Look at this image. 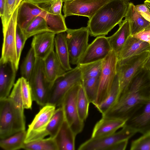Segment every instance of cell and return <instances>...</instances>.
I'll return each mask as SVG.
<instances>
[{"mask_svg": "<svg viewBox=\"0 0 150 150\" xmlns=\"http://www.w3.org/2000/svg\"><path fill=\"white\" fill-rule=\"evenodd\" d=\"M150 50L149 43L130 35L117 55V61L129 59L149 51Z\"/></svg>", "mask_w": 150, "mask_h": 150, "instance_id": "20", "label": "cell"}, {"mask_svg": "<svg viewBox=\"0 0 150 150\" xmlns=\"http://www.w3.org/2000/svg\"><path fill=\"white\" fill-rule=\"evenodd\" d=\"M27 40L21 30L17 26L16 34V48L17 59L19 62L22 51Z\"/></svg>", "mask_w": 150, "mask_h": 150, "instance_id": "41", "label": "cell"}, {"mask_svg": "<svg viewBox=\"0 0 150 150\" xmlns=\"http://www.w3.org/2000/svg\"><path fill=\"white\" fill-rule=\"evenodd\" d=\"M34 3L40 4L47 3L51 2L54 0H28Z\"/></svg>", "mask_w": 150, "mask_h": 150, "instance_id": "47", "label": "cell"}, {"mask_svg": "<svg viewBox=\"0 0 150 150\" xmlns=\"http://www.w3.org/2000/svg\"><path fill=\"white\" fill-rule=\"evenodd\" d=\"M63 1L62 0H54L49 2L38 4L44 10L54 15L61 14Z\"/></svg>", "mask_w": 150, "mask_h": 150, "instance_id": "40", "label": "cell"}, {"mask_svg": "<svg viewBox=\"0 0 150 150\" xmlns=\"http://www.w3.org/2000/svg\"><path fill=\"white\" fill-rule=\"evenodd\" d=\"M21 31L27 39L37 34L50 32L46 20L40 16L35 18Z\"/></svg>", "mask_w": 150, "mask_h": 150, "instance_id": "28", "label": "cell"}, {"mask_svg": "<svg viewBox=\"0 0 150 150\" xmlns=\"http://www.w3.org/2000/svg\"><path fill=\"white\" fill-rule=\"evenodd\" d=\"M112 50L108 37L105 36L97 37L88 45L78 64H86L102 60Z\"/></svg>", "mask_w": 150, "mask_h": 150, "instance_id": "14", "label": "cell"}, {"mask_svg": "<svg viewBox=\"0 0 150 150\" xmlns=\"http://www.w3.org/2000/svg\"><path fill=\"white\" fill-rule=\"evenodd\" d=\"M46 13V11L39 4L28 0H23L18 7L17 26L21 30H23L37 16H40L45 18Z\"/></svg>", "mask_w": 150, "mask_h": 150, "instance_id": "15", "label": "cell"}, {"mask_svg": "<svg viewBox=\"0 0 150 150\" xmlns=\"http://www.w3.org/2000/svg\"><path fill=\"white\" fill-rule=\"evenodd\" d=\"M137 132L125 125L119 131L113 134L97 138L90 139L81 144L78 150H109L116 143L129 139Z\"/></svg>", "mask_w": 150, "mask_h": 150, "instance_id": "10", "label": "cell"}, {"mask_svg": "<svg viewBox=\"0 0 150 150\" xmlns=\"http://www.w3.org/2000/svg\"><path fill=\"white\" fill-rule=\"evenodd\" d=\"M117 55L112 50L102 60L99 89L96 99L94 104L95 107L106 98L111 89L117 74Z\"/></svg>", "mask_w": 150, "mask_h": 150, "instance_id": "7", "label": "cell"}, {"mask_svg": "<svg viewBox=\"0 0 150 150\" xmlns=\"http://www.w3.org/2000/svg\"><path fill=\"white\" fill-rule=\"evenodd\" d=\"M125 18L129 22L130 35L132 36L144 30L150 24V22L142 16L131 2Z\"/></svg>", "mask_w": 150, "mask_h": 150, "instance_id": "22", "label": "cell"}, {"mask_svg": "<svg viewBox=\"0 0 150 150\" xmlns=\"http://www.w3.org/2000/svg\"><path fill=\"white\" fill-rule=\"evenodd\" d=\"M139 74L115 104L102 117L128 119L150 101V77Z\"/></svg>", "mask_w": 150, "mask_h": 150, "instance_id": "1", "label": "cell"}, {"mask_svg": "<svg viewBox=\"0 0 150 150\" xmlns=\"http://www.w3.org/2000/svg\"><path fill=\"white\" fill-rule=\"evenodd\" d=\"M36 57L33 48L31 47L21 66V77L29 81L33 72Z\"/></svg>", "mask_w": 150, "mask_h": 150, "instance_id": "35", "label": "cell"}, {"mask_svg": "<svg viewBox=\"0 0 150 150\" xmlns=\"http://www.w3.org/2000/svg\"><path fill=\"white\" fill-rule=\"evenodd\" d=\"M100 77L83 79L82 84L90 103H95L99 89Z\"/></svg>", "mask_w": 150, "mask_h": 150, "instance_id": "33", "label": "cell"}, {"mask_svg": "<svg viewBox=\"0 0 150 150\" xmlns=\"http://www.w3.org/2000/svg\"><path fill=\"white\" fill-rule=\"evenodd\" d=\"M149 53V51H147L129 59L117 61L116 70L119 83V98L144 69Z\"/></svg>", "mask_w": 150, "mask_h": 150, "instance_id": "4", "label": "cell"}, {"mask_svg": "<svg viewBox=\"0 0 150 150\" xmlns=\"http://www.w3.org/2000/svg\"><path fill=\"white\" fill-rule=\"evenodd\" d=\"M18 10V7L14 11L7 25L2 28L3 40L0 59L3 62L12 63L17 70L19 62L16 51V34Z\"/></svg>", "mask_w": 150, "mask_h": 150, "instance_id": "9", "label": "cell"}, {"mask_svg": "<svg viewBox=\"0 0 150 150\" xmlns=\"http://www.w3.org/2000/svg\"><path fill=\"white\" fill-rule=\"evenodd\" d=\"M82 83L75 85L67 92L60 106L63 108L66 121L76 135L82 131L84 126V122L79 117L76 105L77 93Z\"/></svg>", "mask_w": 150, "mask_h": 150, "instance_id": "12", "label": "cell"}, {"mask_svg": "<svg viewBox=\"0 0 150 150\" xmlns=\"http://www.w3.org/2000/svg\"><path fill=\"white\" fill-rule=\"evenodd\" d=\"M28 81L31 89L33 101L41 106L47 105L53 83L49 82L46 78L43 60L36 58L34 67Z\"/></svg>", "mask_w": 150, "mask_h": 150, "instance_id": "6", "label": "cell"}, {"mask_svg": "<svg viewBox=\"0 0 150 150\" xmlns=\"http://www.w3.org/2000/svg\"><path fill=\"white\" fill-rule=\"evenodd\" d=\"M24 110L8 97L0 100V139L25 130Z\"/></svg>", "mask_w": 150, "mask_h": 150, "instance_id": "3", "label": "cell"}, {"mask_svg": "<svg viewBox=\"0 0 150 150\" xmlns=\"http://www.w3.org/2000/svg\"><path fill=\"white\" fill-rule=\"evenodd\" d=\"M133 36L135 38L148 43L150 45V31L144 30Z\"/></svg>", "mask_w": 150, "mask_h": 150, "instance_id": "43", "label": "cell"}, {"mask_svg": "<svg viewBox=\"0 0 150 150\" xmlns=\"http://www.w3.org/2000/svg\"><path fill=\"white\" fill-rule=\"evenodd\" d=\"M135 7L142 16L150 22V11L146 5L144 3L135 5Z\"/></svg>", "mask_w": 150, "mask_h": 150, "instance_id": "42", "label": "cell"}, {"mask_svg": "<svg viewBox=\"0 0 150 150\" xmlns=\"http://www.w3.org/2000/svg\"><path fill=\"white\" fill-rule=\"evenodd\" d=\"M129 0H110L100 8L87 23L91 36H105L125 17Z\"/></svg>", "mask_w": 150, "mask_h": 150, "instance_id": "2", "label": "cell"}, {"mask_svg": "<svg viewBox=\"0 0 150 150\" xmlns=\"http://www.w3.org/2000/svg\"><path fill=\"white\" fill-rule=\"evenodd\" d=\"M110 0H72L64 2L63 11L65 18L77 15L90 19L102 6Z\"/></svg>", "mask_w": 150, "mask_h": 150, "instance_id": "13", "label": "cell"}, {"mask_svg": "<svg viewBox=\"0 0 150 150\" xmlns=\"http://www.w3.org/2000/svg\"><path fill=\"white\" fill-rule=\"evenodd\" d=\"M44 70L48 81L53 83L66 71L60 63L55 52L53 50L43 60Z\"/></svg>", "mask_w": 150, "mask_h": 150, "instance_id": "21", "label": "cell"}, {"mask_svg": "<svg viewBox=\"0 0 150 150\" xmlns=\"http://www.w3.org/2000/svg\"><path fill=\"white\" fill-rule=\"evenodd\" d=\"M16 0H6L4 13L1 17L2 28L8 25L12 16L16 10Z\"/></svg>", "mask_w": 150, "mask_h": 150, "instance_id": "38", "label": "cell"}, {"mask_svg": "<svg viewBox=\"0 0 150 150\" xmlns=\"http://www.w3.org/2000/svg\"><path fill=\"white\" fill-rule=\"evenodd\" d=\"M131 150H150V134L142 136L131 142Z\"/></svg>", "mask_w": 150, "mask_h": 150, "instance_id": "37", "label": "cell"}, {"mask_svg": "<svg viewBox=\"0 0 150 150\" xmlns=\"http://www.w3.org/2000/svg\"><path fill=\"white\" fill-rule=\"evenodd\" d=\"M17 70L12 63L0 61V100L9 96L15 83Z\"/></svg>", "mask_w": 150, "mask_h": 150, "instance_id": "17", "label": "cell"}, {"mask_svg": "<svg viewBox=\"0 0 150 150\" xmlns=\"http://www.w3.org/2000/svg\"><path fill=\"white\" fill-rule=\"evenodd\" d=\"M62 0L63 1V2H65L66 1H71V0Z\"/></svg>", "mask_w": 150, "mask_h": 150, "instance_id": "51", "label": "cell"}, {"mask_svg": "<svg viewBox=\"0 0 150 150\" xmlns=\"http://www.w3.org/2000/svg\"><path fill=\"white\" fill-rule=\"evenodd\" d=\"M144 2L150 11V0H145Z\"/></svg>", "mask_w": 150, "mask_h": 150, "instance_id": "48", "label": "cell"}, {"mask_svg": "<svg viewBox=\"0 0 150 150\" xmlns=\"http://www.w3.org/2000/svg\"><path fill=\"white\" fill-rule=\"evenodd\" d=\"M144 69L150 72V50L149 51L148 57L144 65Z\"/></svg>", "mask_w": 150, "mask_h": 150, "instance_id": "45", "label": "cell"}, {"mask_svg": "<svg viewBox=\"0 0 150 150\" xmlns=\"http://www.w3.org/2000/svg\"><path fill=\"white\" fill-rule=\"evenodd\" d=\"M82 82L81 71L79 66L77 65L74 68L67 71L53 83L47 104L59 107L67 92L73 86Z\"/></svg>", "mask_w": 150, "mask_h": 150, "instance_id": "5", "label": "cell"}, {"mask_svg": "<svg viewBox=\"0 0 150 150\" xmlns=\"http://www.w3.org/2000/svg\"><path fill=\"white\" fill-rule=\"evenodd\" d=\"M119 83L116 74L111 89L106 98L99 105L95 107L103 115L112 108L119 98Z\"/></svg>", "mask_w": 150, "mask_h": 150, "instance_id": "26", "label": "cell"}, {"mask_svg": "<svg viewBox=\"0 0 150 150\" xmlns=\"http://www.w3.org/2000/svg\"><path fill=\"white\" fill-rule=\"evenodd\" d=\"M56 108L55 106L50 104L43 106L28 125L25 143L41 139L47 136V127L56 110Z\"/></svg>", "mask_w": 150, "mask_h": 150, "instance_id": "11", "label": "cell"}, {"mask_svg": "<svg viewBox=\"0 0 150 150\" xmlns=\"http://www.w3.org/2000/svg\"><path fill=\"white\" fill-rule=\"evenodd\" d=\"M65 120L63 108L60 106L56 109L47 126L46 132L47 135L55 138Z\"/></svg>", "mask_w": 150, "mask_h": 150, "instance_id": "29", "label": "cell"}, {"mask_svg": "<svg viewBox=\"0 0 150 150\" xmlns=\"http://www.w3.org/2000/svg\"><path fill=\"white\" fill-rule=\"evenodd\" d=\"M23 149L27 150H59L55 138L50 137L25 143Z\"/></svg>", "mask_w": 150, "mask_h": 150, "instance_id": "32", "label": "cell"}, {"mask_svg": "<svg viewBox=\"0 0 150 150\" xmlns=\"http://www.w3.org/2000/svg\"><path fill=\"white\" fill-rule=\"evenodd\" d=\"M6 0H0V16L1 17L3 15Z\"/></svg>", "mask_w": 150, "mask_h": 150, "instance_id": "46", "label": "cell"}, {"mask_svg": "<svg viewBox=\"0 0 150 150\" xmlns=\"http://www.w3.org/2000/svg\"><path fill=\"white\" fill-rule=\"evenodd\" d=\"M144 30L150 31V24Z\"/></svg>", "mask_w": 150, "mask_h": 150, "instance_id": "50", "label": "cell"}, {"mask_svg": "<svg viewBox=\"0 0 150 150\" xmlns=\"http://www.w3.org/2000/svg\"><path fill=\"white\" fill-rule=\"evenodd\" d=\"M129 139H125L116 143L109 150H124L127 146Z\"/></svg>", "mask_w": 150, "mask_h": 150, "instance_id": "44", "label": "cell"}, {"mask_svg": "<svg viewBox=\"0 0 150 150\" xmlns=\"http://www.w3.org/2000/svg\"><path fill=\"white\" fill-rule=\"evenodd\" d=\"M90 103L82 83L77 93L76 105L79 117L83 122L88 117Z\"/></svg>", "mask_w": 150, "mask_h": 150, "instance_id": "31", "label": "cell"}, {"mask_svg": "<svg viewBox=\"0 0 150 150\" xmlns=\"http://www.w3.org/2000/svg\"><path fill=\"white\" fill-rule=\"evenodd\" d=\"M125 125L143 134L150 131V101L146 104L131 117Z\"/></svg>", "mask_w": 150, "mask_h": 150, "instance_id": "18", "label": "cell"}, {"mask_svg": "<svg viewBox=\"0 0 150 150\" xmlns=\"http://www.w3.org/2000/svg\"><path fill=\"white\" fill-rule=\"evenodd\" d=\"M117 31L108 38L113 50L117 55L128 37L131 35L129 22L126 19L122 20Z\"/></svg>", "mask_w": 150, "mask_h": 150, "instance_id": "24", "label": "cell"}, {"mask_svg": "<svg viewBox=\"0 0 150 150\" xmlns=\"http://www.w3.org/2000/svg\"><path fill=\"white\" fill-rule=\"evenodd\" d=\"M26 134L25 130L0 139V146L5 150H16L23 148Z\"/></svg>", "mask_w": 150, "mask_h": 150, "instance_id": "27", "label": "cell"}, {"mask_svg": "<svg viewBox=\"0 0 150 150\" xmlns=\"http://www.w3.org/2000/svg\"><path fill=\"white\" fill-rule=\"evenodd\" d=\"M66 33L70 63L77 65L88 45V28L87 26L77 29L68 28Z\"/></svg>", "mask_w": 150, "mask_h": 150, "instance_id": "8", "label": "cell"}, {"mask_svg": "<svg viewBox=\"0 0 150 150\" xmlns=\"http://www.w3.org/2000/svg\"><path fill=\"white\" fill-rule=\"evenodd\" d=\"M127 120L102 117L96 124L91 137L97 138L115 133L125 125Z\"/></svg>", "mask_w": 150, "mask_h": 150, "instance_id": "19", "label": "cell"}, {"mask_svg": "<svg viewBox=\"0 0 150 150\" xmlns=\"http://www.w3.org/2000/svg\"><path fill=\"white\" fill-rule=\"evenodd\" d=\"M46 11L47 14L45 19L50 31L55 34L66 32L68 28L65 23L64 16L62 14L54 15Z\"/></svg>", "mask_w": 150, "mask_h": 150, "instance_id": "30", "label": "cell"}, {"mask_svg": "<svg viewBox=\"0 0 150 150\" xmlns=\"http://www.w3.org/2000/svg\"><path fill=\"white\" fill-rule=\"evenodd\" d=\"M76 136L65 120L55 138L58 150H75Z\"/></svg>", "mask_w": 150, "mask_h": 150, "instance_id": "25", "label": "cell"}, {"mask_svg": "<svg viewBox=\"0 0 150 150\" xmlns=\"http://www.w3.org/2000/svg\"><path fill=\"white\" fill-rule=\"evenodd\" d=\"M55 35L47 31L33 36L31 47L33 50L36 58L44 60L54 50Z\"/></svg>", "mask_w": 150, "mask_h": 150, "instance_id": "16", "label": "cell"}, {"mask_svg": "<svg viewBox=\"0 0 150 150\" xmlns=\"http://www.w3.org/2000/svg\"><path fill=\"white\" fill-rule=\"evenodd\" d=\"M22 0H16L15 9L18 7Z\"/></svg>", "mask_w": 150, "mask_h": 150, "instance_id": "49", "label": "cell"}, {"mask_svg": "<svg viewBox=\"0 0 150 150\" xmlns=\"http://www.w3.org/2000/svg\"><path fill=\"white\" fill-rule=\"evenodd\" d=\"M55 52L64 69L68 71L72 69L70 65L69 52L66 40V32L55 35L54 38Z\"/></svg>", "mask_w": 150, "mask_h": 150, "instance_id": "23", "label": "cell"}, {"mask_svg": "<svg viewBox=\"0 0 150 150\" xmlns=\"http://www.w3.org/2000/svg\"><path fill=\"white\" fill-rule=\"evenodd\" d=\"M148 133H149V134H150V131H149V132Z\"/></svg>", "mask_w": 150, "mask_h": 150, "instance_id": "52", "label": "cell"}, {"mask_svg": "<svg viewBox=\"0 0 150 150\" xmlns=\"http://www.w3.org/2000/svg\"><path fill=\"white\" fill-rule=\"evenodd\" d=\"M21 81V96L24 109H31L32 101L31 89L29 82L23 77Z\"/></svg>", "mask_w": 150, "mask_h": 150, "instance_id": "36", "label": "cell"}, {"mask_svg": "<svg viewBox=\"0 0 150 150\" xmlns=\"http://www.w3.org/2000/svg\"><path fill=\"white\" fill-rule=\"evenodd\" d=\"M81 70L82 80L100 77L102 66V60L84 64H78Z\"/></svg>", "mask_w": 150, "mask_h": 150, "instance_id": "34", "label": "cell"}, {"mask_svg": "<svg viewBox=\"0 0 150 150\" xmlns=\"http://www.w3.org/2000/svg\"><path fill=\"white\" fill-rule=\"evenodd\" d=\"M18 107L24 109L21 96V81L19 78L14 84L12 91L8 97Z\"/></svg>", "mask_w": 150, "mask_h": 150, "instance_id": "39", "label": "cell"}]
</instances>
